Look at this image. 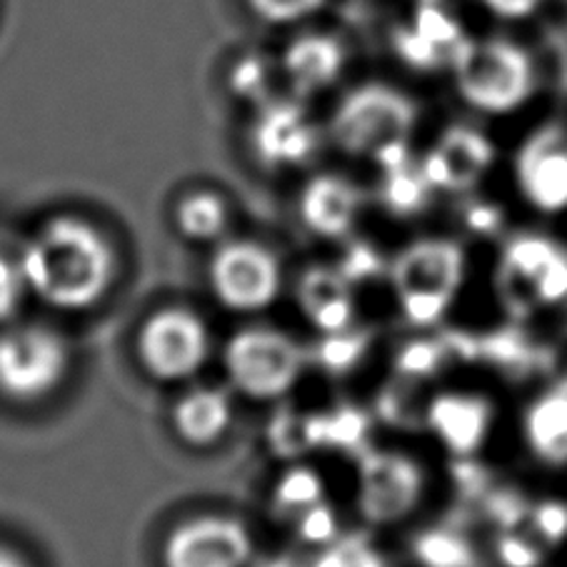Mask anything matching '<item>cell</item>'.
Instances as JSON below:
<instances>
[{
    "label": "cell",
    "instance_id": "cell-2",
    "mask_svg": "<svg viewBox=\"0 0 567 567\" xmlns=\"http://www.w3.org/2000/svg\"><path fill=\"white\" fill-rule=\"evenodd\" d=\"M453 68L465 101L487 113L513 111L535 91L533 58L511 41H465Z\"/></svg>",
    "mask_w": 567,
    "mask_h": 567
},
{
    "label": "cell",
    "instance_id": "cell-41",
    "mask_svg": "<svg viewBox=\"0 0 567 567\" xmlns=\"http://www.w3.org/2000/svg\"><path fill=\"white\" fill-rule=\"evenodd\" d=\"M533 520L545 540L560 543L567 537V505L563 503H543L535 507Z\"/></svg>",
    "mask_w": 567,
    "mask_h": 567
},
{
    "label": "cell",
    "instance_id": "cell-4",
    "mask_svg": "<svg viewBox=\"0 0 567 567\" xmlns=\"http://www.w3.org/2000/svg\"><path fill=\"white\" fill-rule=\"evenodd\" d=\"M71 353L61 332L21 326L0 332V393L16 403H35L63 383Z\"/></svg>",
    "mask_w": 567,
    "mask_h": 567
},
{
    "label": "cell",
    "instance_id": "cell-37",
    "mask_svg": "<svg viewBox=\"0 0 567 567\" xmlns=\"http://www.w3.org/2000/svg\"><path fill=\"white\" fill-rule=\"evenodd\" d=\"M540 302H557L567 296V252L557 250L535 280Z\"/></svg>",
    "mask_w": 567,
    "mask_h": 567
},
{
    "label": "cell",
    "instance_id": "cell-35",
    "mask_svg": "<svg viewBox=\"0 0 567 567\" xmlns=\"http://www.w3.org/2000/svg\"><path fill=\"white\" fill-rule=\"evenodd\" d=\"M25 288L21 266L0 256V322H6L21 306Z\"/></svg>",
    "mask_w": 567,
    "mask_h": 567
},
{
    "label": "cell",
    "instance_id": "cell-24",
    "mask_svg": "<svg viewBox=\"0 0 567 567\" xmlns=\"http://www.w3.org/2000/svg\"><path fill=\"white\" fill-rule=\"evenodd\" d=\"M457 38V31L450 23H445L443 18H420L415 33H403L398 41L400 55L405 58L408 63H413L417 68H430L437 63V53L433 48V41L440 43H453Z\"/></svg>",
    "mask_w": 567,
    "mask_h": 567
},
{
    "label": "cell",
    "instance_id": "cell-27",
    "mask_svg": "<svg viewBox=\"0 0 567 567\" xmlns=\"http://www.w3.org/2000/svg\"><path fill=\"white\" fill-rule=\"evenodd\" d=\"M370 346V332H326V340H322L318 348V360L320 365L332 375H346L348 370H353L360 358L365 355Z\"/></svg>",
    "mask_w": 567,
    "mask_h": 567
},
{
    "label": "cell",
    "instance_id": "cell-25",
    "mask_svg": "<svg viewBox=\"0 0 567 567\" xmlns=\"http://www.w3.org/2000/svg\"><path fill=\"white\" fill-rule=\"evenodd\" d=\"M370 433V417L358 408L343 405L336 413L322 415V445L343 447L350 453H363Z\"/></svg>",
    "mask_w": 567,
    "mask_h": 567
},
{
    "label": "cell",
    "instance_id": "cell-7",
    "mask_svg": "<svg viewBox=\"0 0 567 567\" xmlns=\"http://www.w3.org/2000/svg\"><path fill=\"white\" fill-rule=\"evenodd\" d=\"M276 256L256 243L240 240L223 246L210 262V282L225 308L256 312L268 308L280 292Z\"/></svg>",
    "mask_w": 567,
    "mask_h": 567
},
{
    "label": "cell",
    "instance_id": "cell-42",
    "mask_svg": "<svg viewBox=\"0 0 567 567\" xmlns=\"http://www.w3.org/2000/svg\"><path fill=\"white\" fill-rule=\"evenodd\" d=\"M300 535L308 543H326L336 537V517H332L330 507L318 503L316 507L300 517Z\"/></svg>",
    "mask_w": 567,
    "mask_h": 567
},
{
    "label": "cell",
    "instance_id": "cell-43",
    "mask_svg": "<svg viewBox=\"0 0 567 567\" xmlns=\"http://www.w3.org/2000/svg\"><path fill=\"white\" fill-rule=\"evenodd\" d=\"M497 555L505 563V567H537L540 565V553L535 547L523 540V537L505 535L501 543H497Z\"/></svg>",
    "mask_w": 567,
    "mask_h": 567
},
{
    "label": "cell",
    "instance_id": "cell-14",
    "mask_svg": "<svg viewBox=\"0 0 567 567\" xmlns=\"http://www.w3.org/2000/svg\"><path fill=\"white\" fill-rule=\"evenodd\" d=\"M360 193L336 175H320L302 190L300 213L312 233L322 238H340L353 228Z\"/></svg>",
    "mask_w": 567,
    "mask_h": 567
},
{
    "label": "cell",
    "instance_id": "cell-5",
    "mask_svg": "<svg viewBox=\"0 0 567 567\" xmlns=\"http://www.w3.org/2000/svg\"><path fill=\"white\" fill-rule=\"evenodd\" d=\"M306 365L296 340L270 328L240 330L225 346V370L240 393L256 400L286 395Z\"/></svg>",
    "mask_w": 567,
    "mask_h": 567
},
{
    "label": "cell",
    "instance_id": "cell-34",
    "mask_svg": "<svg viewBox=\"0 0 567 567\" xmlns=\"http://www.w3.org/2000/svg\"><path fill=\"white\" fill-rule=\"evenodd\" d=\"M483 503L485 513L491 515L497 525L505 527V530L517 527L527 517V505L520 493L515 491H491L483 497Z\"/></svg>",
    "mask_w": 567,
    "mask_h": 567
},
{
    "label": "cell",
    "instance_id": "cell-39",
    "mask_svg": "<svg viewBox=\"0 0 567 567\" xmlns=\"http://www.w3.org/2000/svg\"><path fill=\"white\" fill-rule=\"evenodd\" d=\"M380 270H383V262H380L378 252L370 246H365V243H355V246L348 250L343 266H340V276H343L348 282H353V280L375 278Z\"/></svg>",
    "mask_w": 567,
    "mask_h": 567
},
{
    "label": "cell",
    "instance_id": "cell-36",
    "mask_svg": "<svg viewBox=\"0 0 567 567\" xmlns=\"http://www.w3.org/2000/svg\"><path fill=\"white\" fill-rule=\"evenodd\" d=\"M450 475H453V483L457 487V493L463 497H471V501H481L487 493H491V483L493 477L485 471L483 465H477L473 461H455L450 465Z\"/></svg>",
    "mask_w": 567,
    "mask_h": 567
},
{
    "label": "cell",
    "instance_id": "cell-6",
    "mask_svg": "<svg viewBox=\"0 0 567 567\" xmlns=\"http://www.w3.org/2000/svg\"><path fill=\"white\" fill-rule=\"evenodd\" d=\"M210 338L190 310L168 308L143 322L138 336L141 363L158 380H185L205 365Z\"/></svg>",
    "mask_w": 567,
    "mask_h": 567
},
{
    "label": "cell",
    "instance_id": "cell-19",
    "mask_svg": "<svg viewBox=\"0 0 567 567\" xmlns=\"http://www.w3.org/2000/svg\"><path fill=\"white\" fill-rule=\"evenodd\" d=\"M527 440L543 461L567 463V393L555 390L530 408L525 417Z\"/></svg>",
    "mask_w": 567,
    "mask_h": 567
},
{
    "label": "cell",
    "instance_id": "cell-28",
    "mask_svg": "<svg viewBox=\"0 0 567 567\" xmlns=\"http://www.w3.org/2000/svg\"><path fill=\"white\" fill-rule=\"evenodd\" d=\"M388 178L383 185V200L398 215H413L427 203V181L423 173L410 171L408 165L395 171H385Z\"/></svg>",
    "mask_w": 567,
    "mask_h": 567
},
{
    "label": "cell",
    "instance_id": "cell-30",
    "mask_svg": "<svg viewBox=\"0 0 567 567\" xmlns=\"http://www.w3.org/2000/svg\"><path fill=\"white\" fill-rule=\"evenodd\" d=\"M557 250H560V248H557L555 243L547 240V238L520 236V238L507 243L503 262H507V266H513L520 272H525V276H530L533 280H537V276H540L543 268L553 260Z\"/></svg>",
    "mask_w": 567,
    "mask_h": 567
},
{
    "label": "cell",
    "instance_id": "cell-3",
    "mask_svg": "<svg viewBox=\"0 0 567 567\" xmlns=\"http://www.w3.org/2000/svg\"><path fill=\"white\" fill-rule=\"evenodd\" d=\"M417 118L415 103L385 85H363L350 93L332 118V138L350 155L378 158L388 145L405 143Z\"/></svg>",
    "mask_w": 567,
    "mask_h": 567
},
{
    "label": "cell",
    "instance_id": "cell-45",
    "mask_svg": "<svg viewBox=\"0 0 567 567\" xmlns=\"http://www.w3.org/2000/svg\"><path fill=\"white\" fill-rule=\"evenodd\" d=\"M465 220L475 233H495L503 223V213L497 210L495 205L475 203V205H471V208H467Z\"/></svg>",
    "mask_w": 567,
    "mask_h": 567
},
{
    "label": "cell",
    "instance_id": "cell-13",
    "mask_svg": "<svg viewBox=\"0 0 567 567\" xmlns=\"http://www.w3.org/2000/svg\"><path fill=\"white\" fill-rule=\"evenodd\" d=\"M491 415V403L483 398L440 395L427 408L430 427L461 457L473 455L483 445Z\"/></svg>",
    "mask_w": 567,
    "mask_h": 567
},
{
    "label": "cell",
    "instance_id": "cell-10",
    "mask_svg": "<svg viewBox=\"0 0 567 567\" xmlns=\"http://www.w3.org/2000/svg\"><path fill=\"white\" fill-rule=\"evenodd\" d=\"M517 175L537 208H567V131L560 125L537 131L517 155Z\"/></svg>",
    "mask_w": 567,
    "mask_h": 567
},
{
    "label": "cell",
    "instance_id": "cell-26",
    "mask_svg": "<svg viewBox=\"0 0 567 567\" xmlns=\"http://www.w3.org/2000/svg\"><path fill=\"white\" fill-rule=\"evenodd\" d=\"M322 497V483L320 477L308 471V467H300V471H292L276 491V513L280 517H302L310 507H316Z\"/></svg>",
    "mask_w": 567,
    "mask_h": 567
},
{
    "label": "cell",
    "instance_id": "cell-46",
    "mask_svg": "<svg viewBox=\"0 0 567 567\" xmlns=\"http://www.w3.org/2000/svg\"><path fill=\"white\" fill-rule=\"evenodd\" d=\"M0 567H31V565H28L16 550H11V547L0 545Z\"/></svg>",
    "mask_w": 567,
    "mask_h": 567
},
{
    "label": "cell",
    "instance_id": "cell-44",
    "mask_svg": "<svg viewBox=\"0 0 567 567\" xmlns=\"http://www.w3.org/2000/svg\"><path fill=\"white\" fill-rule=\"evenodd\" d=\"M481 3L497 18L505 21H523L540 11L545 0H481Z\"/></svg>",
    "mask_w": 567,
    "mask_h": 567
},
{
    "label": "cell",
    "instance_id": "cell-38",
    "mask_svg": "<svg viewBox=\"0 0 567 567\" xmlns=\"http://www.w3.org/2000/svg\"><path fill=\"white\" fill-rule=\"evenodd\" d=\"M268 81L270 71L262 61H246L233 73V87H236L240 97H248V101H262L268 93Z\"/></svg>",
    "mask_w": 567,
    "mask_h": 567
},
{
    "label": "cell",
    "instance_id": "cell-15",
    "mask_svg": "<svg viewBox=\"0 0 567 567\" xmlns=\"http://www.w3.org/2000/svg\"><path fill=\"white\" fill-rule=\"evenodd\" d=\"M343 63V48L330 35H302L290 43L282 58V68L298 95H312L336 83Z\"/></svg>",
    "mask_w": 567,
    "mask_h": 567
},
{
    "label": "cell",
    "instance_id": "cell-1",
    "mask_svg": "<svg viewBox=\"0 0 567 567\" xmlns=\"http://www.w3.org/2000/svg\"><path fill=\"white\" fill-rule=\"evenodd\" d=\"M25 286L48 306L87 310L105 298L115 280V252L101 230L78 218H55L23 248Z\"/></svg>",
    "mask_w": 567,
    "mask_h": 567
},
{
    "label": "cell",
    "instance_id": "cell-11",
    "mask_svg": "<svg viewBox=\"0 0 567 567\" xmlns=\"http://www.w3.org/2000/svg\"><path fill=\"white\" fill-rule=\"evenodd\" d=\"M316 145L318 133L300 105L288 101L262 103L252 125V148L262 163L276 168L306 163Z\"/></svg>",
    "mask_w": 567,
    "mask_h": 567
},
{
    "label": "cell",
    "instance_id": "cell-32",
    "mask_svg": "<svg viewBox=\"0 0 567 567\" xmlns=\"http://www.w3.org/2000/svg\"><path fill=\"white\" fill-rule=\"evenodd\" d=\"M447 350L443 340H413L395 358V370L403 378H425L433 375L443 363Z\"/></svg>",
    "mask_w": 567,
    "mask_h": 567
},
{
    "label": "cell",
    "instance_id": "cell-9",
    "mask_svg": "<svg viewBox=\"0 0 567 567\" xmlns=\"http://www.w3.org/2000/svg\"><path fill=\"white\" fill-rule=\"evenodd\" d=\"M423 475L408 457L390 453H360V511L370 523H393L420 501Z\"/></svg>",
    "mask_w": 567,
    "mask_h": 567
},
{
    "label": "cell",
    "instance_id": "cell-31",
    "mask_svg": "<svg viewBox=\"0 0 567 567\" xmlns=\"http://www.w3.org/2000/svg\"><path fill=\"white\" fill-rule=\"evenodd\" d=\"M497 288H501L505 308L513 318H527L533 312L535 302H540L535 280L517 268L507 266V262H503L501 272H497Z\"/></svg>",
    "mask_w": 567,
    "mask_h": 567
},
{
    "label": "cell",
    "instance_id": "cell-29",
    "mask_svg": "<svg viewBox=\"0 0 567 567\" xmlns=\"http://www.w3.org/2000/svg\"><path fill=\"white\" fill-rule=\"evenodd\" d=\"M378 415L395 427L415 430L420 425V405L415 388L405 380H395L378 398Z\"/></svg>",
    "mask_w": 567,
    "mask_h": 567
},
{
    "label": "cell",
    "instance_id": "cell-22",
    "mask_svg": "<svg viewBox=\"0 0 567 567\" xmlns=\"http://www.w3.org/2000/svg\"><path fill=\"white\" fill-rule=\"evenodd\" d=\"M175 223L185 238L190 240H215L223 236L228 225V208L220 195L215 193H193L183 198L175 210Z\"/></svg>",
    "mask_w": 567,
    "mask_h": 567
},
{
    "label": "cell",
    "instance_id": "cell-16",
    "mask_svg": "<svg viewBox=\"0 0 567 567\" xmlns=\"http://www.w3.org/2000/svg\"><path fill=\"white\" fill-rule=\"evenodd\" d=\"M298 302L312 326L322 332H340L353 318V298L340 270L310 268L300 280Z\"/></svg>",
    "mask_w": 567,
    "mask_h": 567
},
{
    "label": "cell",
    "instance_id": "cell-21",
    "mask_svg": "<svg viewBox=\"0 0 567 567\" xmlns=\"http://www.w3.org/2000/svg\"><path fill=\"white\" fill-rule=\"evenodd\" d=\"M272 453L280 457H300L308 450L322 445V415H306L282 410L268 427Z\"/></svg>",
    "mask_w": 567,
    "mask_h": 567
},
{
    "label": "cell",
    "instance_id": "cell-17",
    "mask_svg": "<svg viewBox=\"0 0 567 567\" xmlns=\"http://www.w3.org/2000/svg\"><path fill=\"white\" fill-rule=\"evenodd\" d=\"M233 423V403L223 390L198 388L185 395L173 410L178 435L195 447H208L225 435Z\"/></svg>",
    "mask_w": 567,
    "mask_h": 567
},
{
    "label": "cell",
    "instance_id": "cell-12",
    "mask_svg": "<svg viewBox=\"0 0 567 567\" xmlns=\"http://www.w3.org/2000/svg\"><path fill=\"white\" fill-rule=\"evenodd\" d=\"M390 276H393L400 298L415 296V292L453 298L463 280V250L450 240L415 243L400 252Z\"/></svg>",
    "mask_w": 567,
    "mask_h": 567
},
{
    "label": "cell",
    "instance_id": "cell-40",
    "mask_svg": "<svg viewBox=\"0 0 567 567\" xmlns=\"http://www.w3.org/2000/svg\"><path fill=\"white\" fill-rule=\"evenodd\" d=\"M450 298L447 296H435V292H415V296L403 298V308L410 322L415 326H430L440 316H443L447 308Z\"/></svg>",
    "mask_w": 567,
    "mask_h": 567
},
{
    "label": "cell",
    "instance_id": "cell-47",
    "mask_svg": "<svg viewBox=\"0 0 567 567\" xmlns=\"http://www.w3.org/2000/svg\"><path fill=\"white\" fill-rule=\"evenodd\" d=\"M557 390H563V393H567V375H565V380H563L560 388H557Z\"/></svg>",
    "mask_w": 567,
    "mask_h": 567
},
{
    "label": "cell",
    "instance_id": "cell-23",
    "mask_svg": "<svg viewBox=\"0 0 567 567\" xmlns=\"http://www.w3.org/2000/svg\"><path fill=\"white\" fill-rule=\"evenodd\" d=\"M415 557L425 567H477V557L465 537L450 530H427L415 537Z\"/></svg>",
    "mask_w": 567,
    "mask_h": 567
},
{
    "label": "cell",
    "instance_id": "cell-8",
    "mask_svg": "<svg viewBox=\"0 0 567 567\" xmlns=\"http://www.w3.org/2000/svg\"><path fill=\"white\" fill-rule=\"evenodd\" d=\"M250 557L252 540L246 525L220 515L183 523L163 547L165 567H246Z\"/></svg>",
    "mask_w": 567,
    "mask_h": 567
},
{
    "label": "cell",
    "instance_id": "cell-33",
    "mask_svg": "<svg viewBox=\"0 0 567 567\" xmlns=\"http://www.w3.org/2000/svg\"><path fill=\"white\" fill-rule=\"evenodd\" d=\"M252 11L268 23H296L322 8L326 0H248Z\"/></svg>",
    "mask_w": 567,
    "mask_h": 567
},
{
    "label": "cell",
    "instance_id": "cell-20",
    "mask_svg": "<svg viewBox=\"0 0 567 567\" xmlns=\"http://www.w3.org/2000/svg\"><path fill=\"white\" fill-rule=\"evenodd\" d=\"M477 360L503 365L513 373H527V370L550 363V353L535 348L520 330L505 328L477 336Z\"/></svg>",
    "mask_w": 567,
    "mask_h": 567
},
{
    "label": "cell",
    "instance_id": "cell-18",
    "mask_svg": "<svg viewBox=\"0 0 567 567\" xmlns=\"http://www.w3.org/2000/svg\"><path fill=\"white\" fill-rule=\"evenodd\" d=\"M447 173L450 190H467L493 161V145L471 128H450L435 148Z\"/></svg>",
    "mask_w": 567,
    "mask_h": 567
}]
</instances>
